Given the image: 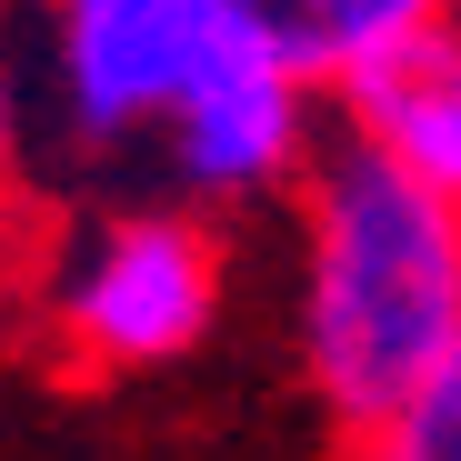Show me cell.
<instances>
[{"instance_id":"2","label":"cell","mask_w":461,"mask_h":461,"mask_svg":"<svg viewBox=\"0 0 461 461\" xmlns=\"http://www.w3.org/2000/svg\"><path fill=\"white\" fill-rule=\"evenodd\" d=\"M312 150H321V101L291 81L271 0H221V41L161 121L171 181L191 201H261L312 171Z\"/></svg>"},{"instance_id":"7","label":"cell","mask_w":461,"mask_h":461,"mask_svg":"<svg viewBox=\"0 0 461 461\" xmlns=\"http://www.w3.org/2000/svg\"><path fill=\"white\" fill-rule=\"evenodd\" d=\"M21 161V81H11V60H0V181H11Z\"/></svg>"},{"instance_id":"3","label":"cell","mask_w":461,"mask_h":461,"mask_svg":"<svg viewBox=\"0 0 461 461\" xmlns=\"http://www.w3.org/2000/svg\"><path fill=\"white\" fill-rule=\"evenodd\" d=\"M221 312V251L181 211H111L60 281V331L111 371L181 361Z\"/></svg>"},{"instance_id":"5","label":"cell","mask_w":461,"mask_h":461,"mask_svg":"<svg viewBox=\"0 0 461 461\" xmlns=\"http://www.w3.org/2000/svg\"><path fill=\"white\" fill-rule=\"evenodd\" d=\"M331 111H341V140L371 150L381 171H402L431 201H461V31H451V11L411 50L361 70L351 91H331Z\"/></svg>"},{"instance_id":"1","label":"cell","mask_w":461,"mask_h":461,"mask_svg":"<svg viewBox=\"0 0 461 461\" xmlns=\"http://www.w3.org/2000/svg\"><path fill=\"white\" fill-rule=\"evenodd\" d=\"M301 371L341 431L461 381V211L351 140L301 171Z\"/></svg>"},{"instance_id":"4","label":"cell","mask_w":461,"mask_h":461,"mask_svg":"<svg viewBox=\"0 0 461 461\" xmlns=\"http://www.w3.org/2000/svg\"><path fill=\"white\" fill-rule=\"evenodd\" d=\"M221 41V0H70L50 11V101L81 150L161 140L171 101Z\"/></svg>"},{"instance_id":"6","label":"cell","mask_w":461,"mask_h":461,"mask_svg":"<svg viewBox=\"0 0 461 461\" xmlns=\"http://www.w3.org/2000/svg\"><path fill=\"white\" fill-rule=\"evenodd\" d=\"M361 461H461V381H441L381 431H361Z\"/></svg>"}]
</instances>
